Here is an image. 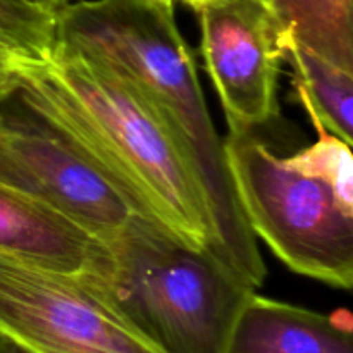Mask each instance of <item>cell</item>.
Listing matches in <instances>:
<instances>
[{
  "instance_id": "cell-1",
  "label": "cell",
  "mask_w": 353,
  "mask_h": 353,
  "mask_svg": "<svg viewBox=\"0 0 353 353\" xmlns=\"http://www.w3.org/2000/svg\"><path fill=\"white\" fill-rule=\"evenodd\" d=\"M54 43L93 55L128 79L171 131L200 179L214 255L257 290L268 269L238 202L224 140L171 0H72L55 10Z\"/></svg>"
},
{
  "instance_id": "cell-2",
  "label": "cell",
  "mask_w": 353,
  "mask_h": 353,
  "mask_svg": "<svg viewBox=\"0 0 353 353\" xmlns=\"http://www.w3.org/2000/svg\"><path fill=\"white\" fill-rule=\"evenodd\" d=\"M19 90L105 172L134 209L181 243L214 254L200 179L150 103L100 59L55 45L30 61Z\"/></svg>"
},
{
  "instance_id": "cell-3",
  "label": "cell",
  "mask_w": 353,
  "mask_h": 353,
  "mask_svg": "<svg viewBox=\"0 0 353 353\" xmlns=\"http://www.w3.org/2000/svg\"><path fill=\"white\" fill-rule=\"evenodd\" d=\"M109 264L81 279L164 353H224L257 290L205 248L155 228L107 245Z\"/></svg>"
},
{
  "instance_id": "cell-4",
  "label": "cell",
  "mask_w": 353,
  "mask_h": 353,
  "mask_svg": "<svg viewBox=\"0 0 353 353\" xmlns=\"http://www.w3.org/2000/svg\"><path fill=\"white\" fill-rule=\"evenodd\" d=\"M224 150L254 236L296 274L350 290L353 214L323 181L286 168L255 131L228 133Z\"/></svg>"
},
{
  "instance_id": "cell-5",
  "label": "cell",
  "mask_w": 353,
  "mask_h": 353,
  "mask_svg": "<svg viewBox=\"0 0 353 353\" xmlns=\"http://www.w3.org/2000/svg\"><path fill=\"white\" fill-rule=\"evenodd\" d=\"M0 186L61 214L103 245L145 228L162 230L19 85L0 97Z\"/></svg>"
},
{
  "instance_id": "cell-6",
  "label": "cell",
  "mask_w": 353,
  "mask_h": 353,
  "mask_svg": "<svg viewBox=\"0 0 353 353\" xmlns=\"http://www.w3.org/2000/svg\"><path fill=\"white\" fill-rule=\"evenodd\" d=\"M0 338L28 353H164L81 279L3 252Z\"/></svg>"
},
{
  "instance_id": "cell-7",
  "label": "cell",
  "mask_w": 353,
  "mask_h": 353,
  "mask_svg": "<svg viewBox=\"0 0 353 353\" xmlns=\"http://www.w3.org/2000/svg\"><path fill=\"white\" fill-rule=\"evenodd\" d=\"M193 12L200 26V54L223 105L228 133L255 131L274 121L283 59L268 3L203 0Z\"/></svg>"
},
{
  "instance_id": "cell-8",
  "label": "cell",
  "mask_w": 353,
  "mask_h": 353,
  "mask_svg": "<svg viewBox=\"0 0 353 353\" xmlns=\"http://www.w3.org/2000/svg\"><path fill=\"white\" fill-rule=\"evenodd\" d=\"M0 252L86 279L102 272L109 248L61 214L0 186Z\"/></svg>"
},
{
  "instance_id": "cell-9",
  "label": "cell",
  "mask_w": 353,
  "mask_h": 353,
  "mask_svg": "<svg viewBox=\"0 0 353 353\" xmlns=\"http://www.w3.org/2000/svg\"><path fill=\"white\" fill-rule=\"evenodd\" d=\"M224 353H353L352 314L341 309L326 316L254 292Z\"/></svg>"
},
{
  "instance_id": "cell-10",
  "label": "cell",
  "mask_w": 353,
  "mask_h": 353,
  "mask_svg": "<svg viewBox=\"0 0 353 353\" xmlns=\"http://www.w3.org/2000/svg\"><path fill=\"white\" fill-rule=\"evenodd\" d=\"M279 40L353 71V0H268Z\"/></svg>"
},
{
  "instance_id": "cell-11",
  "label": "cell",
  "mask_w": 353,
  "mask_h": 353,
  "mask_svg": "<svg viewBox=\"0 0 353 353\" xmlns=\"http://www.w3.org/2000/svg\"><path fill=\"white\" fill-rule=\"evenodd\" d=\"M283 61L292 65V97L302 107H310L330 133L352 145L353 71L331 64L314 52L279 40Z\"/></svg>"
},
{
  "instance_id": "cell-12",
  "label": "cell",
  "mask_w": 353,
  "mask_h": 353,
  "mask_svg": "<svg viewBox=\"0 0 353 353\" xmlns=\"http://www.w3.org/2000/svg\"><path fill=\"white\" fill-rule=\"evenodd\" d=\"M309 116L317 140L310 147L283 159V164L292 171L319 179L333 192L340 205L353 214V155L352 145L326 130L310 107H302Z\"/></svg>"
},
{
  "instance_id": "cell-13",
  "label": "cell",
  "mask_w": 353,
  "mask_h": 353,
  "mask_svg": "<svg viewBox=\"0 0 353 353\" xmlns=\"http://www.w3.org/2000/svg\"><path fill=\"white\" fill-rule=\"evenodd\" d=\"M55 10L24 2L0 0V37L26 57L43 61L54 47Z\"/></svg>"
},
{
  "instance_id": "cell-14",
  "label": "cell",
  "mask_w": 353,
  "mask_h": 353,
  "mask_svg": "<svg viewBox=\"0 0 353 353\" xmlns=\"http://www.w3.org/2000/svg\"><path fill=\"white\" fill-rule=\"evenodd\" d=\"M33 59L21 54L16 47L0 37V97L12 92L21 81V72Z\"/></svg>"
},
{
  "instance_id": "cell-15",
  "label": "cell",
  "mask_w": 353,
  "mask_h": 353,
  "mask_svg": "<svg viewBox=\"0 0 353 353\" xmlns=\"http://www.w3.org/2000/svg\"><path fill=\"white\" fill-rule=\"evenodd\" d=\"M24 2H30V3H34V6L45 7V9L57 10V9H61L62 6H65V3L72 2V0H24Z\"/></svg>"
},
{
  "instance_id": "cell-16",
  "label": "cell",
  "mask_w": 353,
  "mask_h": 353,
  "mask_svg": "<svg viewBox=\"0 0 353 353\" xmlns=\"http://www.w3.org/2000/svg\"><path fill=\"white\" fill-rule=\"evenodd\" d=\"M0 353H28V352H24L23 348H19L17 345L10 343V341L3 340L2 338V341H0Z\"/></svg>"
},
{
  "instance_id": "cell-17",
  "label": "cell",
  "mask_w": 353,
  "mask_h": 353,
  "mask_svg": "<svg viewBox=\"0 0 353 353\" xmlns=\"http://www.w3.org/2000/svg\"><path fill=\"white\" fill-rule=\"evenodd\" d=\"M200 2H203V0H185V6H190L193 9V7L199 6Z\"/></svg>"
},
{
  "instance_id": "cell-18",
  "label": "cell",
  "mask_w": 353,
  "mask_h": 353,
  "mask_svg": "<svg viewBox=\"0 0 353 353\" xmlns=\"http://www.w3.org/2000/svg\"><path fill=\"white\" fill-rule=\"evenodd\" d=\"M171 2H183V3H185V0H171Z\"/></svg>"
},
{
  "instance_id": "cell-19",
  "label": "cell",
  "mask_w": 353,
  "mask_h": 353,
  "mask_svg": "<svg viewBox=\"0 0 353 353\" xmlns=\"http://www.w3.org/2000/svg\"><path fill=\"white\" fill-rule=\"evenodd\" d=\"M262 2H268V0H262Z\"/></svg>"
}]
</instances>
